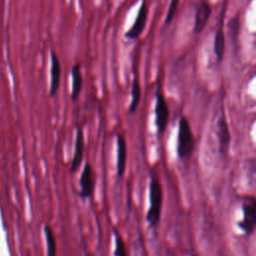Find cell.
Here are the masks:
<instances>
[{
  "instance_id": "7a4b0ae2",
  "label": "cell",
  "mask_w": 256,
  "mask_h": 256,
  "mask_svg": "<svg viewBox=\"0 0 256 256\" xmlns=\"http://www.w3.org/2000/svg\"><path fill=\"white\" fill-rule=\"evenodd\" d=\"M194 147L193 135L185 118H182L179 122V132H178V145L177 152L181 159H187L191 155Z\"/></svg>"
},
{
  "instance_id": "30bf717a",
  "label": "cell",
  "mask_w": 256,
  "mask_h": 256,
  "mask_svg": "<svg viewBox=\"0 0 256 256\" xmlns=\"http://www.w3.org/2000/svg\"><path fill=\"white\" fill-rule=\"evenodd\" d=\"M71 78H72V84H71V99L72 101H76L78 98L82 86H83V78L80 70V66L78 64H75L71 69Z\"/></svg>"
},
{
  "instance_id": "6da1fadb",
  "label": "cell",
  "mask_w": 256,
  "mask_h": 256,
  "mask_svg": "<svg viewBox=\"0 0 256 256\" xmlns=\"http://www.w3.org/2000/svg\"><path fill=\"white\" fill-rule=\"evenodd\" d=\"M162 188L156 178H151L149 185V209L147 211V222L150 226L155 227L160 219L162 207Z\"/></svg>"
},
{
  "instance_id": "9c48e42d",
  "label": "cell",
  "mask_w": 256,
  "mask_h": 256,
  "mask_svg": "<svg viewBox=\"0 0 256 256\" xmlns=\"http://www.w3.org/2000/svg\"><path fill=\"white\" fill-rule=\"evenodd\" d=\"M61 79V64L58 56L51 51V80H50V96L53 97L58 92Z\"/></svg>"
},
{
  "instance_id": "8fae6325",
  "label": "cell",
  "mask_w": 256,
  "mask_h": 256,
  "mask_svg": "<svg viewBox=\"0 0 256 256\" xmlns=\"http://www.w3.org/2000/svg\"><path fill=\"white\" fill-rule=\"evenodd\" d=\"M211 14V8L207 3H202L196 12L195 16V26L194 31L196 33H199L203 30V28L206 26V23L209 19V16Z\"/></svg>"
},
{
  "instance_id": "52a82bcc",
  "label": "cell",
  "mask_w": 256,
  "mask_h": 256,
  "mask_svg": "<svg viewBox=\"0 0 256 256\" xmlns=\"http://www.w3.org/2000/svg\"><path fill=\"white\" fill-rule=\"evenodd\" d=\"M116 147V172L117 176L121 178L125 173L127 163V143L123 134L117 135Z\"/></svg>"
},
{
  "instance_id": "e0dca14e",
  "label": "cell",
  "mask_w": 256,
  "mask_h": 256,
  "mask_svg": "<svg viewBox=\"0 0 256 256\" xmlns=\"http://www.w3.org/2000/svg\"><path fill=\"white\" fill-rule=\"evenodd\" d=\"M85 256H90V254H86V255H85Z\"/></svg>"
},
{
  "instance_id": "277c9868",
  "label": "cell",
  "mask_w": 256,
  "mask_h": 256,
  "mask_svg": "<svg viewBox=\"0 0 256 256\" xmlns=\"http://www.w3.org/2000/svg\"><path fill=\"white\" fill-rule=\"evenodd\" d=\"M80 192L79 195L83 199H87L93 196L94 189H95V174L93 171V168L91 164L87 161L84 165V168L82 170L80 180Z\"/></svg>"
},
{
  "instance_id": "5bb4252c",
  "label": "cell",
  "mask_w": 256,
  "mask_h": 256,
  "mask_svg": "<svg viewBox=\"0 0 256 256\" xmlns=\"http://www.w3.org/2000/svg\"><path fill=\"white\" fill-rule=\"evenodd\" d=\"M224 47H225V40H224V34L222 30H218L215 35L214 40V51L219 60L222 59L223 53H224Z\"/></svg>"
},
{
  "instance_id": "3957f363",
  "label": "cell",
  "mask_w": 256,
  "mask_h": 256,
  "mask_svg": "<svg viewBox=\"0 0 256 256\" xmlns=\"http://www.w3.org/2000/svg\"><path fill=\"white\" fill-rule=\"evenodd\" d=\"M243 221L240 227L247 233L252 232L256 227V199L246 196L243 199Z\"/></svg>"
},
{
  "instance_id": "4fadbf2b",
  "label": "cell",
  "mask_w": 256,
  "mask_h": 256,
  "mask_svg": "<svg viewBox=\"0 0 256 256\" xmlns=\"http://www.w3.org/2000/svg\"><path fill=\"white\" fill-rule=\"evenodd\" d=\"M140 99H141V87H140V81L139 78L137 76V74L135 73V76L132 80V86H131V102L129 105V112L133 113L139 103H140Z\"/></svg>"
},
{
  "instance_id": "2e32d148",
  "label": "cell",
  "mask_w": 256,
  "mask_h": 256,
  "mask_svg": "<svg viewBox=\"0 0 256 256\" xmlns=\"http://www.w3.org/2000/svg\"><path fill=\"white\" fill-rule=\"evenodd\" d=\"M178 4H179V0H171L170 1V5L168 7V11H167V14H166L165 24H169L172 21L175 13L177 11Z\"/></svg>"
},
{
  "instance_id": "9a60e30c",
  "label": "cell",
  "mask_w": 256,
  "mask_h": 256,
  "mask_svg": "<svg viewBox=\"0 0 256 256\" xmlns=\"http://www.w3.org/2000/svg\"><path fill=\"white\" fill-rule=\"evenodd\" d=\"M113 233L115 236V250L114 256H127V249L124 240L116 229H113Z\"/></svg>"
},
{
  "instance_id": "ba28073f",
  "label": "cell",
  "mask_w": 256,
  "mask_h": 256,
  "mask_svg": "<svg viewBox=\"0 0 256 256\" xmlns=\"http://www.w3.org/2000/svg\"><path fill=\"white\" fill-rule=\"evenodd\" d=\"M84 146H85V142H84V133H83V131H82L81 128H78V129H77V132H76L75 148H74L73 158H72L71 167H70L71 173L75 172V171L79 168L80 164L82 163L83 154H84Z\"/></svg>"
},
{
  "instance_id": "7c38bea8",
  "label": "cell",
  "mask_w": 256,
  "mask_h": 256,
  "mask_svg": "<svg viewBox=\"0 0 256 256\" xmlns=\"http://www.w3.org/2000/svg\"><path fill=\"white\" fill-rule=\"evenodd\" d=\"M44 236L46 243V256H57L56 238L53 229L47 224L44 225Z\"/></svg>"
},
{
  "instance_id": "5b68a950",
  "label": "cell",
  "mask_w": 256,
  "mask_h": 256,
  "mask_svg": "<svg viewBox=\"0 0 256 256\" xmlns=\"http://www.w3.org/2000/svg\"><path fill=\"white\" fill-rule=\"evenodd\" d=\"M147 16H148V5L145 0L142 1L140 8L138 10L136 19L133 23V25L130 27V29L125 33V37L129 40H136L139 38V36L142 34L146 21H147Z\"/></svg>"
},
{
  "instance_id": "8992f818",
  "label": "cell",
  "mask_w": 256,
  "mask_h": 256,
  "mask_svg": "<svg viewBox=\"0 0 256 256\" xmlns=\"http://www.w3.org/2000/svg\"><path fill=\"white\" fill-rule=\"evenodd\" d=\"M169 111L168 106L165 101L163 94L158 91L156 96V105H155V123L159 133H163L168 122Z\"/></svg>"
}]
</instances>
